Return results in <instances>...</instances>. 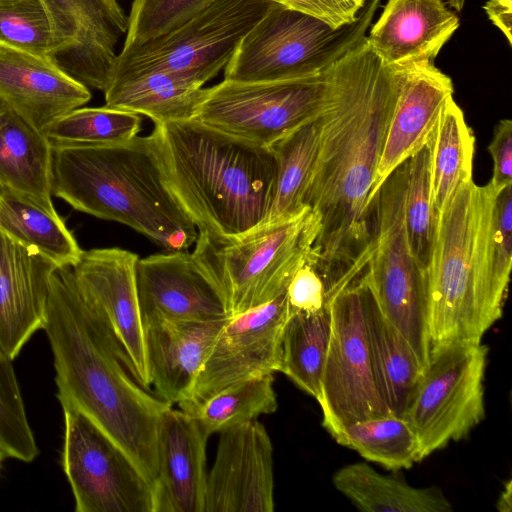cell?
Returning <instances> with one entry per match:
<instances>
[{
    "instance_id": "obj_1",
    "label": "cell",
    "mask_w": 512,
    "mask_h": 512,
    "mask_svg": "<svg viewBox=\"0 0 512 512\" xmlns=\"http://www.w3.org/2000/svg\"><path fill=\"white\" fill-rule=\"evenodd\" d=\"M318 152L305 204L314 239L308 260L332 296L355 280L370 254L369 202L398 93L395 67L366 37L325 70Z\"/></svg>"
},
{
    "instance_id": "obj_2",
    "label": "cell",
    "mask_w": 512,
    "mask_h": 512,
    "mask_svg": "<svg viewBox=\"0 0 512 512\" xmlns=\"http://www.w3.org/2000/svg\"><path fill=\"white\" fill-rule=\"evenodd\" d=\"M43 330L53 354L57 397L98 425L154 487L159 420L172 405L137 382L123 347L72 267H57L51 276Z\"/></svg>"
},
{
    "instance_id": "obj_3",
    "label": "cell",
    "mask_w": 512,
    "mask_h": 512,
    "mask_svg": "<svg viewBox=\"0 0 512 512\" xmlns=\"http://www.w3.org/2000/svg\"><path fill=\"white\" fill-rule=\"evenodd\" d=\"M168 190L198 232L234 236L266 221L277 182L269 147L192 118L150 134Z\"/></svg>"
},
{
    "instance_id": "obj_4",
    "label": "cell",
    "mask_w": 512,
    "mask_h": 512,
    "mask_svg": "<svg viewBox=\"0 0 512 512\" xmlns=\"http://www.w3.org/2000/svg\"><path fill=\"white\" fill-rule=\"evenodd\" d=\"M51 192L74 209L119 222L167 251H184L198 230L167 188L154 140L51 146Z\"/></svg>"
},
{
    "instance_id": "obj_5",
    "label": "cell",
    "mask_w": 512,
    "mask_h": 512,
    "mask_svg": "<svg viewBox=\"0 0 512 512\" xmlns=\"http://www.w3.org/2000/svg\"><path fill=\"white\" fill-rule=\"evenodd\" d=\"M491 182L462 184L435 215L432 254L425 271L431 344L481 340L502 316L490 275L489 242L498 193Z\"/></svg>"
},
{
    "instance_id": "obj_6",
    "label": "cell",
    "mask_w": 512,
    "mask_h": 512,
    "mask_svg": "<svg viewBox=\"0 0 512 512\" xmlns=\"http://www.w3.org/2000/svg\"><path fill=\"white\" fill-rule=\"evenodd\" d=\"M313 239L306 209L294 218L265 221L234 236L198 232L192 254L222 293L232 317L284 293L307 259Z\"/></svg>"
},
{
    "instance_id": "obj_7",
    "label": "cell",
    "mask_w": 512,
    "mask_h": 512,
    "mask_svg": "<svg viewBox=\"0 0 512 512\" xmlns=\"http://www.w3.org/2000/svg\"><path fill=\"white\" fill-rule=\"evenodd\" d=\"M380 1L367 0L355 22L337 29L274 3L239 43L224 80L268 82L323 73L366 37Z\"/></svg>"
},
{
    "instance_id": "obj_8",
    "label": "cell",
    "mask_w": 512,
    "mask_h": 512,
    "mask_svg": "<svg viewBox=\"0 0 512 512\" xmlns=\"http://www.w3.org/2000/svg\"><path fill=\"white\" fill-rule=\"evenodd\" d=\"M406 175L404 162L376 193L370 254L359 280L384 317L408 341L424 369L431 347L426 283L405 229Z\"/></svg>"
},
{
    "instance_id": "obj_9",
    "label": "cell",
    "mask_w": 512,
    "mask_h": 512,
    "mask_svg": "<svg viewBox=\"0 0 512 512\" xmlns=\"http://www.w3.org/2000/svg\"><path fill=\"white\" fill-rule=\"evenodd\" d=\"M273 4L269 0H214L166 33L123 45L112 75L157 69L203 86L225 68L243 37Z\"/></svg>"
},
{
    "instance_id": "obj_10",
    "label": "cell",
    "mask_w": 512,
    "mask_h": 512,
    "mask_svg": "<svg viewBox=\"0 0 512 512\" xmlns=\"http://www.w3.org/2000/svg\"><path fill=\"white\" fill-rule=\"evenodd\" d=\"M487 355L481 340L431 344L428 362L403 414L418 437L423 459L465 437L483 420Z\"/></svg>"
},
{
    "instance_id": "obj_11",
    "label": "cell",
    "mask_w": 512,
    "mask_h": 512,
    "mask_svg": "<svg viewBox=\"0 0 512 512\" xmlns=\"http://www.w3.org/2000/svg\"><path fill=\"white\" fill-rule=\"evenodd\" d=\"M64 416L61 464L76 512H154L152 484L128 455L70 401Z\"/></svg>"
},
{
    "instance_id": "obj_12",
    "label": "cell",
    "mask_w": 512,
    "mask_h": 512,
    "mask_svg": "<svg viewBox=\"0 0 512 512\" xmlns=\"http://www.w3.org/2000/svg\"><path fill=\"white\" fill-rule=\"evenodd\" d=\"M325 97V71L268 82L223 80L204 89L194 118L224 133L269 147L316 118L324 108Z\"/></svg>"
},
{
    "instance_id": "obj_13",
    "label": "cell",
    "mask_w": 512,
    "mask_h": 512,
    "mask_svg": "<svg viewBox=\"0 0 512 512\" xmlns=\"http://www.w3.org/2000/svg\"><path fill=\"white\" fill-rule=\"evenodd\" d=\"M331 330L317 401L326 429L390 414L376 388L359 278L329 301Z\"/></svg>"
},
{
    "instance_id": "obj_14",
    "label": "cell",
    "mask_w": 512,
    "mask_h": 512,
    "mask_svg": "<svg viewBox=\"0 0 512 512\" xmlns=\"http://www.w3.org/2000/svg\"><path fill=\"white\" fill-rule=\"evenodd\" d=\"M289 317L286 291L272 301L230 317L219 331L180 409L221 390L280 371L282 336Z\"/></svg>"
},
{
    "instance_id": "obj_15",
    "label": "cell",
    "mask_w": 512,
    "mask_h": 512,
    "mask_svg": "<svg viewBox=\"0 0 512 512\" xmlns=\"http://www.w3.org/2000/svg\"><path fill=\"white\" fill-rule=\"evenodd\" d=\"M52 27L50 61L87 88L104 91L128 17L116 0H42Z\"/></svg>"
},
{
    "instance_id": "obj_16",
    "label": "cell",
    "mask_w": 512,
    "mask_h": 512,
    "mask_svg": "<svg viewBox=\"0 0 512 512\" xmlns=\"http://www.w3.org/2000/svg\"><path fill=\"white\" fill-rule=\"evenodd\" d=\"M204 512H273V446L256 419L219 432Z\"/></svg>"
},
{
    "instance_id": "obj_17",
    "label": "cell",
    "mask_w": 512,
    "mask_h": 512,
    "mask_svg": "<svg viewBox=\"0 0 512 512\" xmlns=\"http://www.w3.org/2000/svg\"><path fill=\"white\" fill-rule=\"evenodd\" d=\"M138 259L121 248H96L83 251L72 269L84 294L111 326L137 382L151 391L136 287Z\"/></svg>"
},
{
    "instance_id": "obj_18",
    "label": "cell",
    "mask_w": 512,
    "mask_h": 512,
    "mask_svg": "<svg viewBox=\"0 0 512 512\" xmlns=\"http://www.w3.org/2000/svg\"><path fill=\"white\" fill-rule=\"evenodd\" d=\"M136 287L142 322L230 318L222 293L192 253L169 251L138 259Z\"/></svg>"
},
{
    "instance_id": "obj_19",
    "label": "cell",
    "mask_w": 512,
    "mask_h": 512,
    "mask_svg": "<svg viewBox=\"0 0 512 512\" xmlns=\"http://www.w3.org/2000/svg\"><path fill=\"white\" fill-rule=\"evenodd\" d=\"M394 67L398 93L369 197L371 205L386 178L428 143L454 93L451 78L433 61Z\"/></svg>"
},
{
    "instance_id": "obj_20",
    "label": "cell",
    "mask_w": 512,
    "mask_h": 512,
    "mask_svg": "<svg viewBox=\"0 0 512 512\" xmlns=\"http://www.w3.org/2000/svg\"><path fill=\"white\" fill-rule=\"evenodd\" d=\"M207 439L188 413L172 407L163 412L157 432L154 512H204Z\"/></svg>"
},
{
    "instance_id": "obj_21",
    "label": "cell",
    "mask_w": 512,
    "mask_h": 512,
    "mask_svg": "<svg viewBox=\"0 0 512 512\" xmlns=\"http://www.w3.org/2000/svg\"><path fill=\"white\" fill-rule=\"evenodd\" d=\"M56 268L47 258L0 233V347L13 360L44 327Z\"/></svg>"
},
{
    "instance_id": "obj_22",
    "label": "cell",
    "mask_w": 512,
    "mask_h": 512,
    "mask_svg": "<svg viewBox=\"0 0 512 512\" xmlns=\"http://www.w3.org/2000/svg\"><path fill=\"white\" fill-rule=\"evenodd\" d=\"M90 98L86 86L51 61L0 45V101L42 132Z\"/></svg>"
},
{
    "instance_id": "obj_23",
    "label": "cell",
    "mask_w": 512,
    "mask_h": 512,
    "mask_svg": "<svg viewBox=\"0 0 512 512\" xmlns=\"http://www.w3.org/2000/svg\"><path fill=\"white\" fill-rule=\"evenodd\" d=\"M228 319L143 321L150 385L160 399L173 405L188 398L213 342Z\"/></svg>"
},
{
    "instance_id": "obj_24",
    "label": "cell",
    "mask_w": 512,
    "mask_h": 512,
    "mask_svg": "<svg viewBox=\"0 0 512 512\" xmlns=\"http://www.w3.org/2000/svg\"><path fill=\"white\" fill-rule=\"evenodd\" d=\"M460 25L443 0H387L366 35L388 66L433 61Z\"/></svg>"
},
{
    "instance_id": "obj_25",
    "label": "cell",
    "mask_w": 512,
    "mask_h": 512,
    "mask_svg": "<svg viewBox=\"0 0 512 512\" xmlns=\"http://www.w3.org/2000/svg\"><path fill=\"white\" fill-rule=\"evenodd\" d=\"M0 188L55 212L51 200V145L45 134L0 101Z\"/></svg>"
},
{
    "instance_id": "obj_26",
    "label": "cell",
    "mask_w": 512,
    "mask_h": 512,
    "mask_svg": "<svg viewBox=\"0 0 512 512\" xmlns=\"http://www.w3.org/2000/svg\"><path fill=\"white\" fill-rule=\"evenodd\" d=\"M106 106L166 123L195 117L202 86L165 70L113 74L103 91Z\"/></svg>"
},
{
    "instance_id": "obj_27",
    "label": "cell",
    "mask_w": 512,
    "mask_h": 512,
    "mask_svg": "<svg viewBox=\"0 0 512 512\" xmlns=\"http://www.w3.org/2000/svg\"><path fill=\"white\" fill-rule=\"evenodd\" d=\"M376 388L391 414L403 416L423 372L404 336L384 317L360 282Z\"/></svg>"
},
{
    "instance_id": "obj_28",
    "label": "cell",
    "mask_w": 512,
    "mask_h": 512,
    "mask_svg": "<svg viewBox=\"0 0 512 512\" xmlns=\"http://www.w3.org/2000/svg\"><path fill=\"white\" fill-rule=\"evenodd\" d=\"M334 487L364 512H450L452 505L437 487L418 488L383 475L364 462L335 472Z\"/></svg>"
},
{
    "instance_id": "obj_29",
    "label": "cell",
    "mask_w": 512,
    "mask_h": 512,
    "mask_svg": "<svg viewBox=\"0 0 512 512\" xmlns=\"http://www.w3.org/2000/svg\"><path fill=\"white\" fill-rule=\"evenodd\" d=\"M0 233L57 267H73L83 252L56 211L4 188H0Z\"/></svg>"
},
{
    "instance_id": "obj_30",
    "label": "cell",
    "mask_w": 512,
    "mask_h": 512,
    "mask_svg": "<svg viewBox=\"0 0 512 512\" xmlns=\"http://www.w3.org/2000/svg\"><path fill=\"white\" fill-rule=\"evenodd\" d=\"M431 200L435 214L472 178L475 137L454 99L443 108L428 141Z\"/></svg>"
},
{
    "instance_id": "obj_31",
    "label": "cell",
    "mask_w": 512,
    "mask_h": 512,
    "mask_svg": "<svg viewBox=\"0 0 512 512\" xmlns=\"http://www.w3.org/2000/svg\"><path fill=\"white\" fill-rule=\"evenodd\" d=\"M326 431L340 445L388 470L407 469L423 460L418 437L403 416H374Z\"/></svg>"
},
{
    "instance_id": "obj_32",
    "label": "cell",
    "mask_w": 512,
    "mask_h": 512,
    "mask_svg": "<svg viewBox=\"0 0 512 512\" xmlns=\"http://www.w3.org/2000/svg\"><path fill=\"white\" fill-rule=\"evenodd\" d=\"M318 116L269 146L277 163V182L266 221L288 220L308 209L305 200L319 144Z\"/></svg>"
},
{
    "instance_id": "obj_33",
    "label": "cell",
    "mask_w": 512,
    "mask_h": 512,
    "mask_svg": "<svg viewBox=\"0 0 512 512\" xmlns=\"http://www.w3.org/2000/svg\"><path fill=\"white\" fill-rule=\"evenodd\" d=\"M331 330L329 304L314 313L290 314L282 336L280 371L317 399Z\"/></svg>"
},
{
    "instance_id": "obj_34",
    "label": "cell",
    "mask_w": 512,
    "mask_h": 512,
    "mask_svg": "<svg viewBox=\"0 0 512 512\" xmlns=\"http://www.w3.org/2000/svg\"><path fill=\"white\" fill-rule=\"evenodd\" d=\"M273 374L229 386L204 402L183 408L209 437L228 427L256 419L277 410Z\"/></svg>"
},
{
    "instance_id": "obj_35",
    "label": "cell",
    "mask_w": 512,
    "mask_h": 512,
    "mask_svg": "<svg viewBox=\"0 0 512 512\" xmlns=\"http://www.w3.org/2000/svg\"><path fill=\"white\" fill-rule=\"evenodd\" d=\"M141 117L111 108H77L59 117L43 131L51 146L101 145L129 141L140 130Z\"/></svg>"
},
{
    "instance_id": "obj_36",
    "label": "cell",
    "mask_w": 512,
    "mask_h": 512,
    "mask_svg": "<svg viewBox=\"0 0 512 512\" xmlns=\"http://www.w3.org/2000/svg\"><path fill=\"white\" fill-rule=\"evenodd\" d=\"M406 163L405 229L411 254L425 274L432 254L436 215L431 200L428 144Z\"/></svg>"
},
{
    "instance_id": "obj_37",
    "label": "cell",
    "mask_w": 512,
    "mask_h": 512,
    "mask_svg": "<svg viewBox=\"0 0 512 512\" xmlns=\"http://www.w3.org/2000/svg\"><path fill=\"white\" fill-rule=\"evenodd\" d=\"M0 448L6 457L32 462L39 455L11 359L0 347Z\"/></svg>"
},
{
    "instance_id": "obj_38",
    "label": "cell",
    "mask_w": 512,
    "mask_h": 512,
    "mask_svg": "<svg viewBox=\"0 0 512 512\" xmlns=\"http://www.w3.org/2000/svg\"><path fill=\"white\" fill-rule=\"evenodd\" d=\"M0 45L50 61L53 34L42 0H0Z\"/></svg>"
},
{
    "instance_id": "obj_39",
    "label": "cell",
    "mask_w": 512,
    "mask_h": 512,
    "mask_svg": "<svg viewBox=\"0 0 512 512\" xmlns=\"http://www.w3.org/2000/svg\"><path fill=\"white\" fill-rule=\"evenodd\" d=\"M214 0H134L128 16L124 45L146 41L166 33Z\"/></svg>"
},
{
    "instance_id": "obj_40",
    "label": "cell",
    "mask_w": 512,
    "mask_h": 512,
    "mask_svg": "<svg viewBox=\"0 0 512 512\" xmlns=\"http://www.w3.org/2000/svg\"><path fill=\"white\" fill-rule=\"evenodd\" d=\"M512 262V185L498 191L493 207L489 242L492 291L503 308Z\"/></svg>"
},
{
    "instance_id": "obj_41",
    "label": "cell",
    "mask_w": 512,
    "mask_h": 512,
    "mask_svg": "<svg viewBox=\"0 0 512 512\" xmlns=\"http://www.w3.org/2000/svg\"><path fill=\"white\" fill-rule=\"evenodd\" d=\"M286 297L289 315L314 313L328 306L324 280L308 257L293 274L286 288Z\"/></svg>"
},
{
    "instance_id": "obj_42",
    "label": "cell",
    "mask_w": 512,
    "mask_h": 512,
    "mask_svg": "<svg viewBox=\"0 0 512 512\" xmlns=\"http://www.w3.org/2000/svg\"><path fill=\"white\" fill-rule=\"evenodd\" d=\"M315 17L333 29L355 22L367 0H269Z\"/></svg>"
},
{
    "instance_id": "obj_43",
    "label": "cell",
    "mask_w": 512,
    "mask_h": 512,
    "mask_svg": "<svg viewBox=\"0 0 512 512\" xmlns=\"http://www.w3.org/2000/svg\"><path fill=\"white\" fill-rule=\"evenodd\" d=\"M493 161L492 185L497 190L512 185V121L502 119L494 129L488 145Z\"/></svg>"
},
{
    "instance_id": "obj_44",
    "label": "cell",
    "mask_w": 512,
    "mask_h": 512,
    "mask_svg": "<svg viewBox=\"0 0 512 512\" xmlns=\"http://www.w3.org/2000/svg\"><path fill=\"white\" fill-rule=\"evenodd\" d=\"M490 21L512 41V0H488L483 6Z\"/></svg>"
},
{
    "instance_id": "obj_45",
    "label": "cell",
    "mask_w": 512,
    "mask_h": 512,
    "mask_svg": "<svg viewBox=\"0 0 512 512\" xmlns=\"http://www.w3.org/2000/svg\"><path fill=\"white\" fill-rule=\"evenodd\" d=\"M512 481L509 479L496 502V508L500 512H510L512 504Z\"/></svg>"
},
{
    "instance_id": "obj_46",
    "label": "cell",
    "mask_w": 512,
    "mask_h": 512,
    "mask_svg": "<svg viewBox=\"0 0 512 512\" xmlns=\"http://www.w3.org/2000/svg\"><path fill=\"white\" fill-rule=\"evenodd\" d=\"M465 2H466V0H448L447 1V3H449V5L451 7L456 9V11H461Z\"/></svg>"
},
{
    "instance_id": "obj_47",
    "label": "cell",
    "mask_w": 512,
    "mask_h": 512,
    "mask_svg": "<svg viewBox=\"0 0 512 512\" xmlns=\"http://www.w3.org/2000/svg\"><path fill=\"white\" fill-rule=\"evenodd\" d=\"M5 458H7V457H6L5 453L3 452V450L0 448V470L2 468Z\"/></svg>"
}]
</instances>
